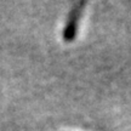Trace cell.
<instances>
[{"mask_svg":"<svg viewBox=\"0 0 131 131\" xmlns=\"http://www.w3.org/2000/svg\"><path fill=\"white\" fill-rule=\"evenodd\" d=\"M85 6V1H79L73 6V9L70 10L69 15L67 17V22L63 28L62 37L66 42H72L77 37L78 33V26H79L80 17L83 15V10Z\"/></svg>","mask_w":131,"mask_h":131,"instance_id":"obj_1","label":"cell"}]
</instances>
